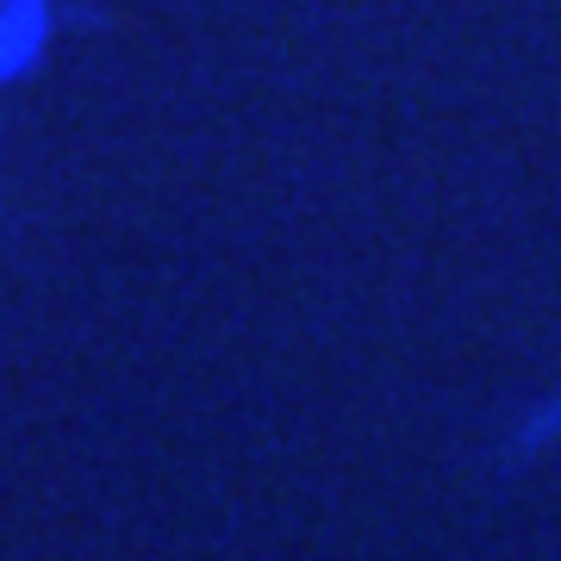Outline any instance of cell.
Returning <instances> with one entry per match:
<instances>
[{"instance_id": "1", "label": "cell", "mask_w": 561, "mask_h": 561, "mask_svg": "<svg viewBox=\"0 0 561 561\" xmlns=\"http://www.w3.org/2000/svg\"><path fill=\"white\" fill-rule=\"evenodd\" d=\"M556 437H561V393H556V400H542L537 412L518 424V443H512V449L530 456V449H542V443H556Z\"/></svg>"}]
</instances>
